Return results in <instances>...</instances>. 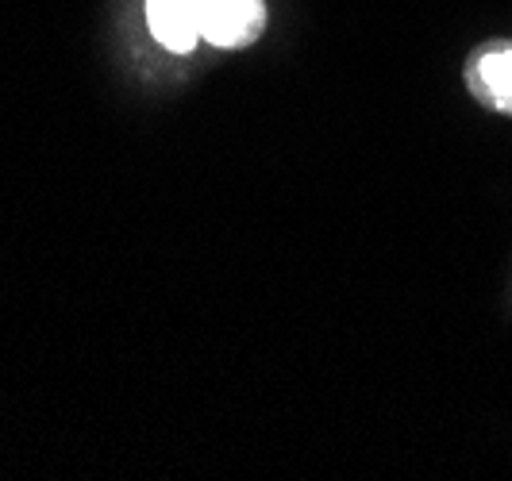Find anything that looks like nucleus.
Instances as JSON below:
<instances>
[{
	"instance_id": "obj_1",
	"label": "nucleus",
	"mask_w": 512,
	"mask_h": 481,
	"mask_svg": "<svg viewBox=\"0 0 512 481\" xmlns=\"http://www.w3.org/2000/svg\"><path fill=\"white\" fill-rule=\"evenodd\" d=\"M262 31V0H201V39L243 47Z\"/></svg>"
},
{
	"instance_id": "obj_2",
	"label": "nucleus",
	"mask_w": 512,
	"mask_h": 481,
	"mask_svg": "<svg viewBox=\"0 0 512 481\" xmlns=\"http://www.w3.org/2000/svg\"><path fill=\"white\" fill-rule=\"evenodd\" d=\"M154 39L170 51H193L201 39V0H147Z\"/></svg>"
},
{
	"instance_id": "obj_3",
	"label": "nucleus",
	"mask_w": 512,
	"mask_h": 481,
	"mask_svg": "<svg viewBox=\"0 0 512 481\" xmlns=\"http://www.w3.org/2000/svg\"><path fill=\"white\" fill-rule=\"evenodd\" d=\"M478 74L486 81V89L497 97V101L512 104V51H493L482 58Z\"/></svg>"
}]
</instances>
